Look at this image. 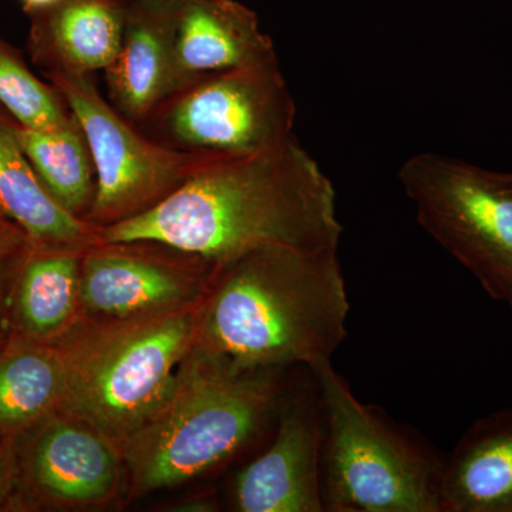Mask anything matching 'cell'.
I'll use <instances>...</instances> for the list:
<instances>
[{
  "instance_id": "cell-1",
  "label": "cell",
  "mask_w": 512,
  "mask_h": 512,
  "mask_svg": "<svg viewBox=\"0 0 512 512\" xmlns=\"http://www.w3.org/2000/svg\"><path fill=\"white\" fill-rule=\"evenodd\" d=\"M335 188L296 137L218 154L165 200L101 228L103 242H153L218 264L262 247L338 249Z\"/></svg>"
},
{
  "instance_id": "cell-2",
  "label": "cell",
  "mask_w": 512,
  "mask_h": 512,
  "mask_svg": "<svg viewBox=\"0 0 512 512\" xmlns=\"http://www.w3.org/2000/svg\"><path fill=\"white\" fill-rule=\"evenodd\" d=\"M338 249L262 247L218 262L194 348L237 372L313 369L348 336Z\"/></svg>"
},
{
  "instance_id": "cell-3",
  "label": "cell",
  "mask_w": 512,
  "mask_h": 512,
  "mask_svg": "<svg viewBox=\"0 0 512 512\" xmlns=\"http://www.w3.org/2000/svg\"><path fill=\"white\" fill-rule=\"evenodd\" d=\"M282 372H237L192 346L165 402L119 443L131 497L187 483L252 446L278 416Z\"/></svg>"
},
{
  "instance_id": "cell-4",
  "label": "cell",
  "mask_w": 512,
  "mask_h": 512,
  "mask_svg": "<svg viewBox=\"0 0 512 512\" xmlns=\"http://www.w3.org/2000/svg\"><path fill=\"white\" fill-rule=\"evenodd\" d=\"M201 301L117 320H79L57 340L67 363L59 412L117 441L133 434L167 399L197 335Z\"/></svg>"
},
{
  "instance_id": "cell-5",
  "label": "cell",
  "mask_w": 512,
  "mask_h": 512,
  "mask_svg": "<svg viewBox=\"0 0 512 512\" xmlns=\"http://www.w3.org/2000/svg\"><path fill=\"white\" fill-rule=\"evenodd\" d=\"M322 403L325 512H441L444 460L353 394L332 360L311 369Z\"/></svg>"
},
{
  "instance_id": "cell-6",
  "label": "cell",
  "mask_w": 512,
  "mask_h": 512,
  "mask_svg": "<svg viewBox=\"0 0 512 512\" xmlns=\"http://www.w3.org/2000/svg\"><path fill=\"white\" fill-rule=\"evenodd\" d=\"M399 180L421 228L512 309V184L505 174L421 153L402 165Z\"/></svg>"
},
{
  "instance_id": "cell-7",
  "label": "cell",
  "mask_w": 512,
  "mask_h": 512,
  "mask_svg": "<svg viewBox=\"0 0 512 512\" xmlns=\"http://www.w3.org/2000/svg\"><path fill=\"white\" fill-rule=\"evenodd\" d=\"M296 106L278 62L208 74L168 97L140 126L161 146L247 154L295 137Z\"/></svg>"
},
{
  "instance_id": "cell-8",
  "label": "cell",
  "mask_w": 512,
  "mask_h": 512,
  "mask_svg": "<svg viewBox=\"0 0 512 512\" xmlns=\"http://www.w3.org/2000/svg\"><path fill=\"white\" fill-rule=\"evenodd\" d=\"M79 121L96 167L97 191L86 221L104 228L165 200L218 154L181 151L147 137L101 96L93 74L46 72Z\"/></svg>"
},
{
  "instance_id": "cell-9",
  "label": "cell",
  "mask_w": 512,
  "mask_h": 512,
  "mask_svg": "<svg viewBox=\"0 0 512 512\" xmlns=\"http://www.w3.org/2000/svg\"><path fill=\"white\" fill-rule=\"evenodd\" d=\"M214 264L153 242L86 249L80 269V320L140 318L201 301Z\"/></svg>"
},
{
  "instance_id": "cell-10",
  "label": "cell",
  "mask_w": 512,
  "mask_h": 512,
  "mask_svg": "<svg viewBox=\"0 0 512 512\" xmlns=\"http://www.w3.org/2000/svg\"><path fill=\"white\" fill-rule=\"evenodd\" d=\"M19 439L25 440L15 450L13 500L20 495L39 507L82 510L119 495L126 473L119 444L86 421L57 410Z\"/></svg>"
},
{
  "instance_id": "cell-11",
  "label": "cell",
  "mask_w": 512,
  "mask_h": 512,
  "mask_svg": "<svg viewBox=\"0 0 512 512\" xmlns=\"http://www.w3.org/2000/svg\"><path fill=\"white\" fill-rule=\"evenodd\" d=\"M285 389L271 444L235 474L231 503L239 512H325L322 498V403L316 377Z\"/></svg>"
},
{
  "instance_id": "cell-12",
  "label": "cell",
  "mask_w": 512,
  "mask_h": 512,
  "mask_svg": "<svg viewBox=\"0 0 512 512\" xmlns=\"http://www.w3.org/2000/svg\"><path fill=\"white\" fill-rule=\"evenodd\" d=\"M278 62L274 42L254 10L237 0H177L174 94L208 74Z\"/></svg>"
},
{
  "instance_id": "cell-13",
  "label": "cell",
  "mask_w": 512,
  "mask_h": 512,
  "mask_svg": "<svg viewBox=\"0 0 512 512\" xmlns=\"http://www.w3.org/2000/svg\"><path fill=\"white\" fill-rule=\"evenodd\" d=\"M175 2L130 0L119 53L106 73L109 101L140 126L174 94Z\"/></svg>"
},
{
  "instance_id": "cell-14",
  "label": "cell",
  "mask_w": 512,
  "mask_h": 512,
  "mask_svg": "<svg viewBox=\"0 0 512 512\" xmlns=\"http://www.w3.org/2000/svg\"><path fill=\"white\" fill-rule=\"evenodd\" d=\"M130 0H62L32 16L30 49L46 72L93 74L116 59Z\"/></svg>"
},
{
  "instance_id": "cell-15",
  "label": "cell",
  "mask_w": 512,
  "mask_h": 512,
  "mask_svg": "<svg viewBox=\"0 0 512 512\" xmlns=\"http://www.w3.org/2000/svg\"><path fill=\"white\" fill-rule=\"evenodd\" d=\"M441 512H512V406L474 421L444 460Z\"/></svg>"
},
{
  "instance_id": "cell-16",
  "label": "cell",
  "mask_w": 512,
  "mask_h": 512,
  "mask_svg": "<svg viewBox=\"0 0 512 512\" xmlns=\"http://www.w3.org/2000/svg\"><path fill=\"white\" fill-rule=\"evenodd\" d=\"M0 210L33 247L86 249L103 242L101 228L64 210L37 177L20 146L16 121L0 107Z\"/></svg>"
},
{
  "instance_id": "cell-17",
  "label": "cell",
  "mask_w": 512,
  "mask_h": 512,
  "mask_svg": "<svg viewBox=\"0 0 512 512\" xmlns=\"http://www.w3.org/2000/svg\"><path fill=\"white\" fill-rule=\"evenodd\" d=\"M83 252L32 245L12 286L19 336L53 343L77 325Z\"/></svg>"
},
{
  "instance_id": "cell-18",
  "label": "cell",
  "mask_w": 512,
  "mask_h": 512,
  "mask_svg": "<svg viewBox=\"0 0 512 512\" xmlns=\"http://www.w3.org/2000/svg\"><path fill=\"white\" fill-rule=\"evenodd\" d=\"M67 379L66 357L57 343L16 336L0 352V433L18 440L57 412Z\"/></svg>"
},
{
  "instance_id": "cell-19",
  "label": "cell",
  "mask_w": 512,
  "mask_h": 512,
  "mask_svg": "<svg viewBox=\"0 0 512 512\" xmlns=\"http://www.w3.org/2000/svg\"><path fill=\"white\" fill-rule=\"evenodd\" d=\"M16 133L37 177L49 194L74 217L86 221L97 191L89 143L72 114L69 123L37 130L16 123Z\"/></svg>"
},
{
  "instance_id": "cell-20",
  "label": "cell",
  "mask_w": 512,
  "mask_h": 512,
  "mask_svg": "<svg viewBox=\"0 0 512 512\" xmlns=\"http://www.w3.org/2000/svg\"><path fill=\"white\" fill-rule=\"evenodd\" d=\"M0 107L23 127L53 130L72 120V113L53 84L30 72L19 53L0 37Z\"/></svg>"
},
{
  "instance_id": "cell-21",
  "label": "cell",
  "mask_w": 512,
  "mask_h": 512,
  "mask_svg": "<svg viewBox=\"0 0 512 512\" xmlns=\"http://www.w3.org/2000/svg\"><path fill=\"white\" fill-rule=\"evenodd\" d=\"M32 248L23 229L0 210V306L8 279L15 281L19 266Z\"/></svg>"
},
{
  "instance_id": "cell-22",
  "label": "cell",
  "mask_w": 512,
  "mask_h": 512,
  "mask_svg": "<svg viewBox=\"0 0 512 512\" xmlns=\"http://www.w3.org/2000/svg\"><path fill=\"white\" fill-rule=\"evenodd\" d=\"M16 490V453L12 440L0 433V510L12 504Z\"/></svg>"
},
{
  "instance_id": "cell-23",
  "label": "cell",
  "mask_w": 512,
  "mask_h": 512,
  "mask_svg": "<svg viewBox=\"0 0 512 512\" xmlns=\"http://www.w3.org/2000/svg\"><path fill=\"white\" fill-rule=\"evenodd\" d=\"M59 2H62V0H20L23 9H25V12L29 13L30 16L43 12V10L50 9Z\"/></svg>"
},
{
  "instance_id": "cell-24",
  "label": "cell",
  "mask_w": 512,
  "mask_h": 512,
  "mask_svg": "<svg viewBox=\"0 0 512 512\" xmlns=\"http://www.w3.org/2000/svg\"><path fill=\"white\" fill-rule=\"evenodd\" d=\"M505 178H507L508 181L512 184V173L511 174H505Z\"/></svg>"
},
{
  "instance_id": "cell-25",
  "label": "cell",
  "mask_w": 512,
  "mask_h": 512,
  "mask_svg": "<svg viewBox=\"0 0 512 512\" xmlns=\"http://www.w3.org/2000/svg\"><path fill=\"white\" fill-rule=\"evenodd\" d=\"M160 2H177V0H160Z\"/></svg>"
}]
</instances>
